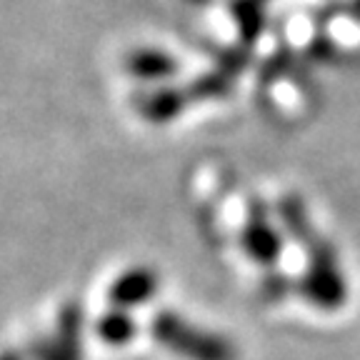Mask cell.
Wrapping results in <instances>:
<instances>
[{"label": "cell", "instance_id": "cell-2", "mask_svg": "<svg viewBox=\"0 0 360 360\" xmlns=\"http://www.w3.org/2000/svg\"><path fill=\"white\" fill-rule=\"evenodd\" d=\"M308 268L300 281V290L303 295L321 310H338L345 303L348 295V285H345L343 270L338 265L335 253L328 243L321 238H315L308 245Z\"/></svg>", "mask_w": 360, "mask_h": 360}, {"label": "cell", "instance_id": "cell-3", "mask_svg": "<svg viewBox=\"0 0 360 360\" xmlns=\"http://www.w3.org/2000/svg\"><path fill=\"white\" fill-rule=\"evenodd\" d=\"M243 248L260 265H273L278 260V255H281L283 250L281 233L270 225V220L265 218L263 210L255 208L250 213V218H248L245 231H243Z\"/></svg>", "mask_w": 360, "mask_h": 360}, {"label": "cell", "instance_id": "cell-13", "mask_svg": "<svg viewBox=\"0 0 360 360\" xmlns=\"http://www.w3.org/2000/svg\"><path fill=\"white\" fill-rule=\"evenodd\" d=\"M193 3H208V0H193Z\"/></svg>", "mask_w": 360, "mask_h": 360}, {"label": "cell", "instance_id": "cell-7", "mask_svg": "<svg viewBox=\"0 0 360 360\" xmlns=\"http://www.w3.org/2000/svg\"><path fill=\"white\" fill-rule=\"evenodd\" d=\"M186 93H180L178 88L170 85H160V88L150 90L148 96H143L141 110L146 118H150L153 123H168L186 108Z\"/></svg>", "mask_w": 360, "mask_h": 360}, {"label": "cell", "instance_id": "cell-11", "mask_svg": "<svg viewBox=\"0 0 360 360\" xmlns=\"http://www.w3.org/2000/svg\"><path fill=\"white\" fill-rule=\"evenodd\" d=\"M225 88V78H218V75H208V78H202L200 83H195L193 93H200V96H215L220 90Z\"/></svg>", "mask_w": 360, "mask_h": 360}, {"label": "cell", "instance_id": "cell-6", "mask_svg": "<svg viewBox=\"0 0 360 360\" xmlns=\"http://www.w3.org/2000/svg\"><path fill=\"white\" fill-rule=\"evenodd\" d=\"M83 348H80V315L75 308H68L60 318L58 335L48 348H45V360H80Z\"/></svg>", "mask_w": 360, "mask_h": 360}, {"label": "cell", "instance_id": "cell-12", "mask_svg": "<svg viewBox=\"0 0 360 360\" xmlns=\"http://www.w3.org/2000/svg\"><path fill=\"white\" fill-rule=\"evenodd\" d=\"M0 360H22L20 353H13V350H8V353L0 355Z\"/></svg>", "mask_w": 360, "mask_h": 360}, {"label": "cell", "instance_id": "cell-10", "mask_svg": "<svg viewBox=\"0 0 360 360\" xmlns=\"http://www.w3.org/2000/svg\"><path fill=\"white\" fill-rule=\"evenodd\" d=\"M233 18L245 43H253L263 30V8L258 0H233Z\"/></svg>", "mask_w": 360, "mask_h": 360}, {"label": "cell", "instance_id": "cell-8", "mask_svg": "<svg viewBox=\"0 0 360 360\" xmlns=\"http://www.w3.org/2000/svg\"><path fill=\"white\" fill-rule=\"evenodd\" d=\"M96 333L101 335L103 343H108V345H128L135 335V323L128 315V310L115 308L98 321Z\"/></svg>", "mask_w": 360, "mask_h": 360}, {"label": "cell", "instance_id": "cell-5", "mask_svg": "<svg viewBox=\"0 0 360 360\" xmlns=\"http://www.w3.org/2000/svg\"><path fill=\"white\" fill-rule=\"evenodd\" d=\"M128 73L146 83H163L178 73V60L170 53L158 51V48H138L125 58Z\"/></svg>", "mask_w": 360, "mask_h": 360}, {"label": "cell", "instance_id": "cell-4", "mask_svg": "<svg viewBox=\"0 0 360 360\" xmlns=\"http://www.w3.org/2000/svg\"><path fill=\"white\" fill-rule=\"evenodd\" d=\"M158 276L150 268H130L110 285V303L120 310L143 305L155 295Z\"/></svg>", "mask_w": 360, "mask_h": 360}, {"label": "cell", "instance_id": "cell-9", "mask_svg": "<svg viewBox=\"0 0 360 360\" xmlns=\"http://www.w3.org/2000/svg\"><path fill=\"white\" fill-rule=\"evenodd\" d=\"M281 218H283V225H285V231L298 238V243L310 245V243L315 240L313 225H310V218H308V213H305V205L298 198H285V200L281 202Z\"/></svg>", "mask_w": 360, "mask_h": 360}, {"label": "cell", "instance_id": "cell-1", "mask_svg": "<svg viewBox=\"0 0 360 360\" xmlns=\"http://www.w3.org/2000/svg\"><path fill=\"white\" fill-rule=\"evenodd\" d=\"M150 333L163 348L186 360H238L236 345L228 338L202 330L173 310L158 313L150 323Z\"/></svg>", "mask_w": 360, "mask_h": 360}]
</instances>
